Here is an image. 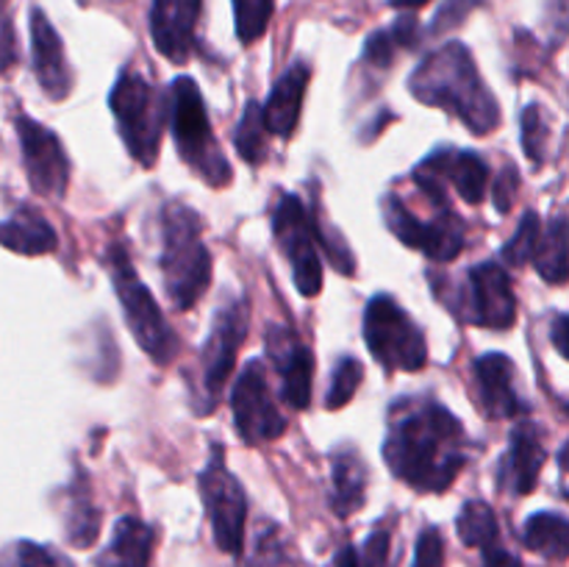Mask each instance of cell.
I'll return each instance as SVG.
<instances>
[{
  "instance_id": "cell-1",
  "label": "cell",
  "mask_w": 569,
  "mask_h": 567,
  "mask_svg": "<svg viewBox=\"0 0 569 567\" xmlns=\"http://www.w3.org/2000/svg\"><path fill=\"white\" fill-rule=\"evenodd\" d=\"M383 461L417 493H445L467 465V431L431 395L403 398L389 409Z\"/></svg>"
},
{
  "instance_id": "cell-2",
  "label": "cell",
  "mask_w": 569,
  "mask_h": 567,
  "mask_svg": "<svg viewBox=\"0 0 569 567\" xmlns=\"http://www.w3.org/2000/svg\"><path fill=\"white\" fill-rule=\"evenodd\" d=\"M409 92L431 109L459 117L476 137L500 126V106L467 44L448 42L428 53L409 78Z\"/></svg>"
},
{
  "instance_id": "cell-3",
  "label": "cell",
  "mask_w": 569,
  "mask_h": 567,
  "mask_svg": "<svg viewBox=\"0 0 569 567\" xmlns=\"http://www.w3.org/2000/svg\"><path fill=\"white\" fill-rule=\"evenodd\" d=\"M161 278L178 311L198 306L211 284V253L203 242V222L187 203L170 200L161 209Z\"/></svg>"
},
{
  "instance_id": "cell-4",
  "label": "cell",
  "mask_w": 569,
  "mask_h": 567,
  "mask_svg": "<svg viewBox=\"0 0 569 567\" xmlns=\"http://www.w3.org/2000/svg\"><path fill=\"white\" fill-rule=\"evenodd\" d=\"M167 126H172V139L181 159L209 187L226 189L231 183V165L211 133L206 100L194 78L181 76L167 89Z\"/></svg>"
},
{
  "instance_id": "cell-5",
  "label": "cell",
  "mask_w": 569,
  "mask_h": 567,
  "mask_svg": "<svg viewBox=\"0 0 569 567\" xmlns=\"http://www.w3.org/2000/svg\"><path fill=\"white\" fill-rule=\"evenodd\" d=\"M106 270L111 276L117 300L122 306V317L128 322V331L137 339L139 348L150 356L159 367L170 365L178 356V337L167 322L164 311L156 304L153 292L142 284L139 272L133 270L131 253L122 242H114L106 253Z\"/></svg>"
},
{
  "instance_id": "cell-6",
  "label": "cell",
  "mask_w": 569,
  "mask_h": 567,
  "mask_svg": "<svg viewBox=\"0 0 569 567\" xmlns=\"http://www.w3.org/2000/svg\"><path fill=\"white\" fill-rule=\"evenodd\" d=\"M109 109L126 150L142 167L159 159L161 137L167 128V98L137 70H122L109 92Z\"/></svg>"
},
{
  "instance_id": "cell-7",
  "label": "cell",
  "mask_w": 569,
  "mask_h": 567,
  "mask_svg": "<svg viewBox=\"0 0 569 567\" xmlns=\"http://www.w3.org/2000/svg\"><path fill=\"white\" fill-rule=\"evenodd\" d=\"M361 328L372 359L383 370L417 372L428 365L426 334L392 295L378 292L367 300Z\"/></svg>"
},
{
  "instance_id": "cell-8",
  "label": "cell",
  "mask_w": 569,
  "mask_h": 567,
  "mask_svg": "<svg viewBox=\"0 0 569 567\" xmlns=\"http://www.w3.org/2000/svg\"><path fill=\"white\" fill-rule=\"evenodd\" d=\"M198 481L214 545L222 554L239 556L244 548V526H248V495L239 478L226 467L222 445H211L209 465L203 467Z\"/></svg>"
},
{
  "instance_id": "cell-9",
  "label": "cell",
  "mask_w": 569,
  "mask_h": 567,
  "mask_svg": "<svg viewBox=\"0 0 569 567\" xmlns=\"http://www.w3.org/2000/svg\"><path fill=\"white\" fill-rule=\"evenodd\" d=\"M381 215L389 231L406 245L420 250L431 261H453L465 250V222L456 217L450 203H439L433 220L426 222L409 209L398 192H387L381 198Z\"/></svg>"
},
{
  "instance_id": "cell-10",
  "label": "cell",
  "mask_w": 569,
  "mask_h": 567,
  "mask_svg": "<svg viewBox=\"0 0 569 567\" xmlns=\"http://www.w3.org/2000/svg\"><path fill=\"white\" fill-rule=\"evenodd\" d=\"M456 317L472 326L506 331L517 320V298L511 276L500 261H481L467 270L465 287L456 289V298H445Z\"/></svg>"
},
{
  "instance_id": "cell-11",
  "label": "cell",
  "mask_w": 569,
  "mask_h": 567,
  "mask_svg": "<svg viewBox=\"0 0 569 567\" xmlns=\"http://www.w3.org/2000/svg\"><path fill=\"white\" fill-rule=\"evenodd\" d=\"M272 237L278 250L287 256L292 267L295 287L303 298H315L322 289V261L317 253L315 215L303 206L298 195H278L276 211H272Z\"/></svg>"
},
{
  "instance_id": "cell-12",
  "label": "cell",
  "mask_w": 569,
  "mask_h": 567,
  "mask_svg": "<svg viewBox=\"0 0 569 567\" xmlns=\"http://www.w3.org/2000/svg\"><path fill=\"white\" fill-rule=\"evenodd\" d=\"M248 298H237L226 304L217 311L214 320H211L209 339H206L203 350H200V381H203V395H200L203 404L198 406L200 415H209L220 404L222 387L231 378L239 348H242L244 337H248Z\"/></svg>"
},
{
  "instance_id": "cell-13",
  "label": "cell",
  "mask_w": 569,
  "mask_h": 567,
  "mask_svg": "<svg viewBox=\"0 0 569 567\" xmlns=\"http://www.w3.org/2000/svg\"><path fill=\"white\" fill-rule=\"evenodd\" d=\"M411 181L426 198H448V187H453L461 200L478 206L487 198L489 167L472 150L437 148L411 170Z\"/></svg>"
},
{
  "instance_id": "cell-14",
  "label": "cell",
  "mask_w": 569,
  "mask_h": 567,
  "mask_svg": "<svg viewBox=\"0 0 569 567\" xmlns=\"http://www.w3.org/2000/svg\"><path fill=\"white\" fill-rule=\"evenodd\" d=\"M231 409L233 426L248 445L272 442L287 431V417L281 415L276 398H272L261 361L250 359L242 367L231 389Z\"/></svg>"
},
{
  "instance_id": "cell-15",
  "label": "cell",
  "mask_w": 569,
  "mask_h": 567,
  "mask_svg": "<svg viewBox=\"0 0 569 567\" xmlns=\"http://www.w3.org/2000/svg\"><path fill=\"white\" fill-rule=\"evenodd\" d=\"M14 128L33 192L44 195V198H64L67 187H70V159H67L61 139L48 126L26 115L17 117Z\"/></svg>"
},
{
  "instance_id": "cell-16",
  "label": "cell",
  "mask_w": 569,
  "mask_h": 567,
  "mask_svg": "<svg viewBox=\"0 0 569 567\" xmlns=\"http://www.w3.org/2000/svg\"><path fill=\"white\" fill-rule=\"evenodd\" d=\"M267 356L276 365L281 398L289 409L303 411L311 404L315 387V354L287 326L267 328Z\"/></svg>"
},
{
  "instance_id": "cell-17",
  "label": "cell",
  "mask_w": 569,
  "mask_h": 567,
  "mask_svg": "<svg viewBox=\"0 0 569 567\" xmlns=\"http://www.w3.org/2000/svg\"><path fill=\"white\" fill-rule=\"evenodd\" d=\"M545 461H548V448H545V431L533 420L522 417L515 426L509 437V450L500 459L498 467V487L500 493H509L515 498L531 495L533 487L539 484V472H542Z\"/></svg>"
},
{
  "instance_id": "cell-18",
  "label": "cell",
  "mask_w": 569,
  "mask_h": 567,
  "mask_svg": "<svg viewBox=\"0 0 569 567\" xmlns=\"http://www.w3.org/2000/svg\"><path fill=\"white\" fill-rule=\"evenodd\" d=\"M478 381V404L489 420H511L531 411L517 384V367L506 354H483L472 361Z\"/></svg>"
},
{
  "instance_id": "cell-19",
  "label": "cell",
  "mask_w": 569,
  "mask_h": 567,
  "mask_svg": "<svg viewBox=\"0 0 569 567\" xmlns=\"http://www.w3.org/2000/svg\"><path fill=\"white\" fill-rule=\"evenodd\" d=\"M200 9L203 0H153L150 6V37L172 64H183L192 56Z\"/></svg>"
},
{
  "instance_id": "cell-20",
  "label": "cell",
  "mask_w": 569,
  "mask_h": 567,
  "mask_svg": "<svg viewBox=\"0 0 569 567\" xmlns=\"http://www.w3.org/2000/svg\"><path fill=\"white\" fill-rule=\"evenodd\" d=\"M31 50H33V72H37V81L42 87V92L50 100H64L72 92V67L67 61L64 42L56 33V28L50 26V20L44 17L42 9L33 6L31 9Z\"/></svg>"
},
{
  "instance_id": "cell-21",
  "label": "cell",
  "mask_w": 569,
  "mask_h": 567,
  "mask_svg": "<svg viewBox=\"0 0 569 567\" xmlns=\"http://www.w3.org/2000/svg\"><path fill=\"white\" fill-rule=\"evenodd\" d=\"M311 81V67L303 59L295 61L287 72L276 81L270 98L261 106V117H264L267 133L289 139L300 122V109H303L306 89Z\"/></svg>"
},
{
  "instance_id": "cell-22",
  "label": "cell",
  "mask_w": 569,
  "mask_h": 567,
  "mask_svg": "<svg viewBox=\"0 0 569 567\" xmlns=\"http://www.w3.org/2000/svg\"><path fill=\"white\" fill-rule=\"evenodd\" d=\"M367 484H370V472H367L365 459H361L359 448L350 442H342L339 448L331 450V509L333 515L350 517L367 504Z\"/></svg>"
},
{
  "instance_id": "cell-23",
  "label": "cell",
  "mask_w": 569,
  "mask_h": 567,
  "mask_svg": "<svg viewBox=\"0 0 569 567\" xmlns=\"http://www.w3.org/2000/svg\"><path fill=\"white\" fill-rule=\"evenodd\" d=\"M156 528L139 517H120L109 545L98 554L94 567H150Z\"/></svg>"
},
{
  "instance_id": "cell-24",
  "label": "cell",
  "mask_w": 569,
  "mask_h": 567,
  "mask_svg": "<svg viewBox=\"0 0 569 567\" xmlns=\"http://www.w3.org/2000/svg\"><path fill=\"white\" fill-rule=\"evenodd\" d=\"M0 245L11 253L20 256H44L53 253L59 237L53 226L31 206H20L11 217L0 222Z\"/></svg>"
},
{
  "instance_id": "cell-25",
  "label": "cell",
  "mask_w": 569,
  "mask_h": 567,
  "mask_svg": "<svg viewBox=\"0 0 569 567\" xmlns=\"http://www.w3.org/2000/svg\"><path fill=\"white\" fill-rule=\"evenodd\" d=\"M67 543L76 548H89L100 534V509L94 506L92 493H89L87 472L76 470V481L70 487V500H67V520H64Z\"/></svg>"
},
{
  "instance_id": "cell-26",
  "label": "cell",
  "mask_w": 569,
  "mask_h": 567,
  "mask_svg": "<svg viewBox=\"0 0 569 567\" xmlns=\"http://www.w3.org/2000/svg\"><path fill=\"white\" fill-rule=\"evenodd\" d=\"M522 545L545 559L565 561L569 556V523L559 511H537L522 523Z\"/></svg>"
},
{
  "instance_id": "cell-27",
  "label": "cell",
  "mask_w": 569,
  "mask_h": 567,
  "mask_svg": "<svg viewBox=\"0 0 569 567\" xmlns=\"http://www.w3.org/2000/svg\"><path fill=\"white\" fill-rule=\"evenodd\" d=\"M567 242H569L567 217L559 211V215L548 222V231L539 233L537 250H533L531 256L539 276H542L548 284H553V287H561L569 276Z\"/></svg>"
},
{
  "instance_id": "cell-28",
  "label": "cell",
  "mask_w": 569,
  "mask_h": 567,
  "mask_svg": "<svg viewBox=\"0 0 569 567\" xmlns=\"http://www.w3.org/2000/svg\"><path fill=\"white\" fill-rule=\"evenodd\" d=\"M420 42V22L417 17L403 14L398 17L392 28L376 31L365 44V61L372 67H389L398 56V50H411Z\"/></svg>"
},
{
  "instance_id": "cell-29",
  "label": "cell",
  "mask_w": 569,
  "mask_h": 567,
  "mask_svg": "<svg viewBox=\"0 0 569 567\" xmlns=\"http://www.w3.org/2000/svg\"><path fill=\"white\" fill-rule=\"evenodd\" d=\"M456 531L467 548H487L500 543V526L487 500H467L456 517Z\"/></svg>"
},
{
  "instance_id": "cell-30",
  "label": "cell",
  "mask_w": 569,
  "mask_h": 567,
  "mask_svg": "<svg viewBox=\"0 0 569 567\" xmlns=\"http://www.w3.org/2000/svg\"><path fill=\"white\" fill-rule=\"evenodd\" d=\"M233 145L248 165H261L267 159V128L264 117H261V103L256 100H248L244 106L237 131H233Z\"/></svg>"
},
{
  "instance_id": "cell-31",
  "label": "cell",
  "mask_w": 569,
  "mask_h": 567,
  "mask_svg": "<svg viewBox=\"0 0 569 567\" xmlns=\"http://www.w3.org/2000/svg\"><path fill=\"white\" fill-rule=\"evenodd\" d=\"M0 567H76L70 556L50 545L31 543V539H17L0 550Z\"/></svg>"
},
{
  "instance_id": "cell-32",
  "label": "cell",
  "mask_w": 569,
  "mask_h": 567,
  "mask_svg": "<svg viewBox=\"0 0 569 567\" xmlns=\"http://www.w3.org/2000/svg\"><path fill=\"white\" fill-rule=\"evenodd\" d=\"M276 0H233V26L242 44L259 42L270 26Z\"/></svg>"
},
{
  "instance_id": "cell-33",
  "label": "cell",
  "mask_w": 569,
  "mask_h": 567,
  "mask_svg": "<svg viewBox=\"0 0 569 567\" xmlns=\"http://www.w3.org/2000/svg\"><path fill=\"white\" fill-rule=\"evenodd\" d=\"M361 378H365V365H361L356 356H342V359L333 365L331 384H328L326 392V409L337 411L342 406H348L353 400L356 389L361 387Z\"/></svg>"
},
{
  "instance_id": "cell-34",
  "label": "cell",
  "mask_w": 569,
  "mask_h": 567,
  "mask_svg": "<svg viewBox=\"0 0 569 567\" xmlns=\"http://www.w3.org/2000/svg\"><path fill=\"white\" fill-rule=\"evenodd\" d=\"M520 128H522V150H526L528 159L539 167L545 161V156H548V139H550L548 117H545L542 106L528 103L526 109H522Z\"/></svg>"
},
{
  "instance_id": "cell-35",
  "label": "cell",
  "mask_w": 569,
  "mask_h": 567,
  "mask_svg": "<svg viewBox=\"0 0 569 567\" xmlns=\"http://www.w3.org/2000/svg\"><path fill=\"white\" fill-rule=\"evenodd\" d=\"M539 233H542V222H539V215L537 211H526L520 220V226H517L515 237L509 239V242L503 245V250H500V256H503L506 265H526V261H531L533 250H537V242H539Z\"/></svg>"
},
{
  "instance_id": "cell-36",
  "label": "cell",
  "mask_w": 569,
  "mask_h": 567,
  "mask_svg": "<svg viewBox=\"0 0 569 567\" xmlns=\"http://www.w3.org/2000/svg\"><path fill=\"white\" fill-rule=\"evenodd\" d=\"M392 545H395V528L383 523V526H378L376 531L367 534L361 554L356 550V556H359V567H398V556L392 554L395 550Z\"/></svg>"
},
{
  "instance_id": "cell-37",
  "label": "cell",
  "mask_w": 569,
  "mask_h": 567,
  "mask_svg": "<svg viewBox=\"0 0 569 567\" xmlns=\"http://www.w3.org/2000/svg\"><path fill=\"white\" fill-rule=\"evenodd\" d=\"M250 567H298L276 526H267V531L256 539V554Z\"/></svg>"
},
{
  "instance_id": "cell-38",
  "label": "cell",
  "mask_w": 569,
  "mask_h": 567,
  "mask_svg": "<svg viewBox=\"0 0 569 567\" xmlns=\"http://www.w3.org/2000/svg\"><path fill=\"white\" fill-rule=\"evenodd\" d=\"M445 565V539L442 531L433 526L422 528L415 550V567H442Z\"/></svg>"
},
{
  "instance_id": "cell-39",
  "label": "cell",
  "mask_w": 569,
  "mask_h": 567,
  "mask_svg": "<svg viewBox=\"0 0 569 567\" xmlns=\"http://www.w3.org/2000/svg\"><path fill=\"white\" fill-rule=\"evenodd\" d=\"M476 6H478V0H448V3L442 6V11H439V14L433 17L431 31L433 33L448 31V28H453L456 22L465 20V14H470V11L476 9Z\"/></svg>"
},
{
  "instance_id": "cell-40",
  "label": "cell",
  "mask_w": 569,
  "mask_h": 567,
  "mask_svg": "<svg viewBox=\"0 0 569 567\" xmlns=\"http://www.w3.org/2000/svg\"><path fill=\"white\" fill-rule=\"evenodd\" d=\"M515 187L517 172L515 167H509V170L498 178V183H495V206H498V211H503V215L511 211V203H515Z\"/></svg>"
},
{
  "instance_id": "cell-41",
  "label": "cell",
  "mask_w": 569,
  "mask_h": 567,
  "mask_svg": "<svg viewBox=\"0 0 569 567\" xmlns=\"http://www.w3.org/2000/svg\"><path fill=\"white\" fill-rule=\"evenodd\" d=\"M481 554H483V567H522V561L500 543L487 545Z\"/></svg>"
},
{
  "instance_id": "cell-42",
  "label": "cell",
  "mask_w": 569,
  "mask_h": 567,
  "mask_svg": "<svg viewBox=\"0 0 569 567\" xmlns=\"http://www.w3.org/2000/svg\"><path fill=\"white\" fill-rule=\"evenodd\" d=\"M569 317L567 315H556L553 322V345L561 356L569 354V342H567V331H569Z\"/></svg>"
},
{
  "instance_id": "cell-43",
  "label": "cell",
  "mask_w": 569,
  "mask_h": 567,
  "mask_svg": "<svg viewBox=\"0 0 569 567\" xmlns=\"http://www.w3.org/2000/svg\"><path fill=\"white\" fill-rule=\"evenodd\" d=\"M331 567H359V556H356L353 545H342L333 556V565Z\"/></svg>"
},
{
  "instance_id": "cell-44",
  "label": "cell",
  "mask_w": 569,
  "mask_h": 567,
  "mask_svg": "<svg viewBox=\"0 0 569 567\" xmlns=\"http://www.w3.org/2000/svg\"><path fill=\"white\" fill-rule=\"evenodd\" d=\"M426 3L428 0H389V6H395V9H420Z\"/></svg>"
}]
</instances>
